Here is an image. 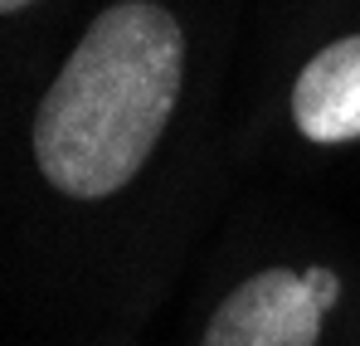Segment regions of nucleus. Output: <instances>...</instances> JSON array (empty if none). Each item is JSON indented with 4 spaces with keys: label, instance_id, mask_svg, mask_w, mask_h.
Wrapping results in <instances>:
<instances>
[{
    "label": "nucleus",
    "instance_id": "5",
    "mask_svg": "<svg viewBox=\"0 0 360 346\" xmlns=\"http://www.w3.org/2000/svg\"><path fill=\"white\" fill-rule=\"evenodd\" d=\"M25 5H34V0H0V15H10V10H25Z\"/></svg>",
    "mask_w": 360,
    "mask_h": 346
},
{
    "label": "nucleus",
    "instance_id": "2",
    "mask_svg": "<svg viewBox=\"0 0 360 346\" xmlns=\"http://www.w3.org/2000/svg\"><path fill=\"white\" fill-rule=\"evenodd\" d=\"M321 307L292 268H263L229 292L200 346H316Z\"/></svg>",
    "mask_w": 360,
    "mask_h": 346
},
{
    "label": "nucleus",
    "instance_id": "3",
    "mask_svg": "<svg viewBox=\"0 0 360 346\" xmlns=\"http://www.w3.org/2000/svg\"><path fill=\"white\" fill-rule=\"evenodd\" d=\"M292 122L307 142H356L360 137V35L326 44L302 68L292 88Z\"/></svg>",
    "mask_w": 360,
    "mask_h": 346
},
{
    "label": "nucleus",
    "instance_id": "1",
    "mask_svg": "<svg viewBox=\"0 0 360 346\" xmlns=\"http://www.w3.org/2000/svg\"><path fill=\"white\" fill-rule=\"evenodd\" d=\"M180 25L151 0L93 20L34 113V161L73 200H103L146 166L180 93Z\"/></svg>",
    "mask_w": 360,
    "mask_h": 346
},
{
    "label": "nucleus",
    "instance_id": "4",
    "mask_svg": "<svg viewBox=\"0 0 360 346\" xmlns=\"http://www.w3.org/2000/svg\"><path fill=\"white\" fill-rule=\"evenodd\" d=\"M302 278H307V288H311V297H316V307H321V312L341 297V283H336V273H331V268H307Z\"/></svg>",
    "mask_w": 360,
    "mask_h": 346
}]
</instances>
